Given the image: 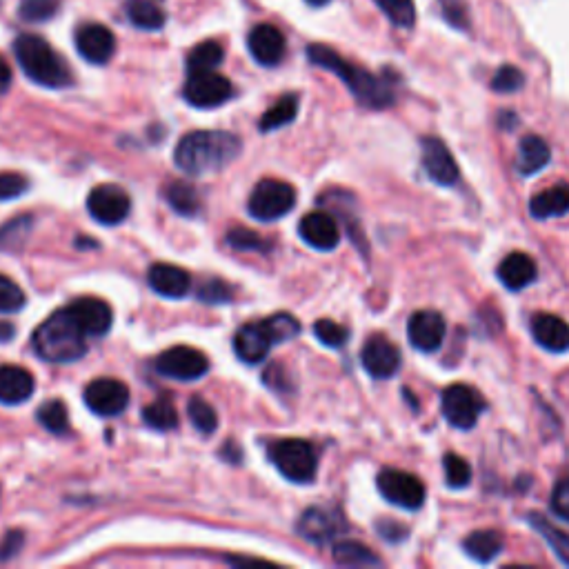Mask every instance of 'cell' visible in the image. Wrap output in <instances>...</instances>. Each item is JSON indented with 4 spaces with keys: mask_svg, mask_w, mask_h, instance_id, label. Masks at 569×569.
<instances>
[{
    "mask_svg": "<svg viewBox=\"0 0 569 569\" xmlns=\"http://www.w3.org/2000/svg\"><path fill=\"white\" fill-rule=\"evenodd\" d=\"M29 189V181L23 174L9 172L0 174V201H14V198H21Z\"/></svg>",
    "mask_w": 569,
    "mask_h": 569,
    "instance_id": "48",
    "label": "cell"
},
{
    "mask_svg": "<svg viewBox=\"0 0 569 569\" xmlns=\"http://www.w3.org/2000/svg\"><path fill=\"white\" fill-rule=\"evenodd\" d=\"M247 47L254 61L263 67H276L285 56V36L274 25H256L247 36Z\"/></svg>",
    "mask_w": 569,
    "mask_h": 569,
    "instance_id": "17",
    "label": "cell"
},
{
    "mask_svg": "<svg viewBox=\"0 0 569 569\" xmlns=\"http://www.w3.org/2000/svg\"><path fill=\"white\" fill-rule=\"evenodd\" d=\"M23 543H25L23 532H7L3 536V541H0V561H9V558H14L18 552H21Z\"/></svg>",
    "mask_w": 569,
    "mask_h": 569,
    "instance_id": "51",
    "label": "cell"
},
{
    "mask_svg": "<svg viewBox=\"0 0 569 569\" xmlns=\"http://www.w3.org/2000/svg\"><path fill=\"white\" fill-rule=\"evenodd\" d=\"M67 309H69V314L76 318L78 325L85 329L87 336L101 338L109 332V329H112V323H114L112 307H109L105 301H101V298H92V296L76 298V301Z\"/></svg>",
    "mask_w": 569,
    "mask_h": 569,
    "instance_id": "18",
    "label": "cell"
},
{
    "mask_svg": "<svg viewBox=\"0 0 569 569\" xmlns=\"http://www.w3.org/2000/svg\"><path fill=\"white\" fill-rule=\"evenodd\" d=\"M85 405L98 416H118L129 405V389L116 378H98L85 389Z\"/></svg>",
    "mask_w": 569,
    "mask_h": 569,
    "instance_id": "13",
    "label": "cell"
},
{
    "mask_svg": "<svg viewBox=\"0 0 569 569\" xmlns=\"http://www.w3.org/2000/svg\"><path fill=\"white\" fill-rule=\"evenodd\" d=\"M36 381L25 367L3 365L0 367V403L21 405L34 394Z\"/></svg>",
    "mask_w": 569,
    "mask_h": 569,
    "instance_id": "24",
    "label": "cell"
},
{
    "mask_svg": "<svg viewBox=\"0 0 569 569\" xmlns=\"http://www.w3.org/2000/svg\"><path fill=\"white\" fill-rule=\"evenodd\" d=\"M569 212V185H554L538 192L529 201V214L536 221H547V218L563 216Z\"/></svg>",
    "mask_w": 569,
    "mask_h": 569,
    "instance_id": "26",
    "label": "cell"
},
{
    "mask_svg": "<svg viewBox=\"0 0 569 569\" xmlns=\"http://www.w3.org/2000/svg\"><path fill=\"white\" fill-rule=\"evenodd\" d=\"M445 421L456 429H472L485 409V398L469 385H449L441 396Z\"/></svg>",
    "mask_w": 569,
    "mask_h": 569,
    "instance_id": "7",
    "label": "cell"
},
{
    "mask_svg": "<svg viewBox=\"0 0 569 569\" xmlns=\"http://www.w3.org/2000/svg\"><path fill=\"white\" fill-rule=\"evenodd\" d=\"M421 161L427 176L438 185H456L458 181V165L454 161L452 152L441 138L425 136L421 141Z\"/></svg>",
    "mask_w": 569,
    "mask_h": 569,
    "instance_id": "15",
    "label": "cell"
},
{
    "mask_svg": "<svg viewBox=\"0 0 569 569\" xmlns=\"http://www.w3.org/2000/svg\"><path fill=\"white\" fill-rule=\"evenodd\" d=\"M227 243L234 249H238V252H267L269 249L267 241H263V238L256 232H252V229H245V227L232 229V232L227 234Z\"/></svg>",
    "mask_w": 569,
    "mask_h": 569,
    "instance_id": "44",
    "label": "cell"
},
{
    "mask_svg": "<svg viewBox=\"0 0 569 569\" xmlns=\"http://www.w3.org/2000/svg\"><path fill=\"white\" fill-rule=\"evenodd\" d=\"M185 101L198 109H214L227 103L234 94L232 83L225 76L212 72H192L185 83Z\"/></svg>",
    "mask_w": 569,
    "mask_h": 569,
    "instance_id": "10",
    "label": "cell"
},
{
    "mask_svg": "<svg viewBox=\"0 0 569 569\" xmlns=\"http://www.w3.org/2000/svg\"><path fill=\"white\" fill-rule=\"evenodd\" d=\"M376 529H378V534H381L389 543H401L409 534L407 527L401 523H396V521H378Z\"/></svg>",
    "mask_w": 569,
    "mask_h": 569,
    "instance_id": "52",
    "label": "cell"
},
{
    "mask_svg": "<svg viewBox=\"0 0 569 569\" xmlns=\"http://www.w3.org/2000/svg\"><path fill=\"white\" fill-rule=\"evenodd\" d=\"M447 334L445 318L436 312V309H421V312L412 314L407 323V336L418 352L432 354L441 349Z\"/></svg>",
    "mask_w": 569,
    "mask_h": 569,
    "instance_id": "14",
    "label": "cell"
},
{
    "mask_svg": "<svg viewBox=\"0 0 569 569\" xmlns=\"http://www.w3.org/2000/svg\"><path fill=\"white\" fill-rule=\"evenodd\" d=\"M87 334L69 309H61L36 329L34 352L47 363H74L87 352Z\"/></svg>",
    "mask_w": 569,
    "mask_h": 569,
    "instance_id": "3",
    "label": "cell"
},
{
    "mask_svg": "<svg viewBox=\"0 0 569 569\" xmlns=\"http://www.w3.org/2000/svg\"><path fill=\"white\" fill-rule=\"evenodd\" d=\"M523 85H525V74L512 65H503L492 78V89L498 94H514Z\"/></svg>",
    "mask_w": 569,
    "mask_h": 569,
    "instance_id": "45",
    "label": "cell"
},
{
    "mask_svg": "<svg viewBox=\"0 0 569 569\" xmlns=\"http://www.w3.org/2000/svg\"><path fill=\"white\" fill-rule=\"evenodd\" d=\"M549 507H552V512L558 518L569 523V478H563V481L556 483L552 498H549Z\"/></svg>",
    "mask_w": 569,
    "mask_h": 569,
    "instance_id": "50",
    "label": "cell"
},
{
    "mask_svg": "<svg viewBox=\"0 0 569 569\" xmlns=\"http://www.w3.org/2000/svg\"><path fill=\"white\" fill-rule=\"evenodd\" d=\"M241 149V138L236 134L205 129V132H192L181 138L174 152V161L181 172L189 176H203L221 172L227 165H232Z\"/></svg>",
    "mask_w": 569,
    "mask_h": 569,
    "instance_id": "1",
    "label": "cell"
},
{
    "mask_svg": "<svg viewBox=\"0 0 569 569\" xmlns=\"http://www.w3.org/2000/svg\"><path fill=\"white\" fill-rule=\"evenodd\" d=\"M76 49L87 63L105 65L114 56L116 38L105 25L89 23L76 32Z\"/></svg>",
    "mask_w": 569,
    "mask_h": 569,
    "instance_id": "19",
    "label": "cell"
},
{
    "mask_svg": "<svg viewBox=\"0 0 569 569\" xmlns=\"http://www.w3.org/2000/svg\"><path fill=\"white\" fill-rule=\"evenodd\" d=\"M269 461L276 465L287 481L292 483H312L316 478V452L312 443L303 441V438H283L276 441L267 449Z\"/></svg>",
    "mask_w": 569,
    "mask_h": 569,
    "instance_id": "5",
    "label": "cell"
},
{
    "mask_svg": "<svg viewBox=\"0 0 569 569\" xmlns=\"http://www.w3.org/2000/svg\"><path fill=\"white\" fill-rule=\"evenodd\" d=\"M223 47L214 41L198 43L187 56V69L192 72H212L223 63Z\"/></svg>",
    "mask_w": 569,
    "mask_h": 569,
    "instance_id": "35",
    "label": "cell"
},
{
    "mask_svg": "<svg viewBox=\"0 0 569 569\" xmlns=\"http://www.w3.org/2000/svg\"><path fill=\"white\" fill-rule=\"evenodd\" d=\"M296 205V192L292 185L276 178H265V181L254 187L252 196H249L247 209L249 214L263 223L278 221V218L287 216Z\"/></svg>",
    "mask_w": 569,
    "mask_h": 569,
    "instance_id": "6",
    "label": "cell"
},
{
    "mask_svg": "<svg viewBox=\"0 0 569 569\" xmlns=\"http://www.w3.org/2000/svg\"><path fill=\"white\" fill-rule=\"evenodd\" d=\"M198 301L201 303H207V305H221V303H229L234 298V292H232V287H229L225 281H216V278H212V281H207L203 283L201 287H198Z\"/></svg>",
    "mask_w": 569,
    "mask_h": 569,
    "instance_id": "47",
    "label": "cell"
},
{
    "mask_svg": "<svg viewBox=\"0 0 569 569\" xmlns=\"http://www.w3.org/2000/svg\"><path fill=\"white\" fill-rule=\"evenodd\" d=\"M187 412H189V421H192V425L198 429V432L207 434V436L216 432L218 416L214 412V407L207 401H203V398H192V401H189Z\"/></svg>",
    "mask_w": 569,
    "mask_h": 569,
    "instance_id": "40",
    "label": "cell"
},
{
    "mask_svg": "<svg viewBox=\"0 0 569 569\" xmlns=\"http://www.w3.org/2000/svg\"><path fill=\"white\" fill-rule=\"evenodd\" d=\"M503 547L505 538L496 529H478V532H472L463 541L465 554L478 563H492L503 552Z\"/></svg>",
    "mask_w": 569,
    "mask_h": 569,
    "instance_id": "28",
    "label": "cell"
},
{
    "mask_svg": "<svg viewBox=\"0 0 569 569\" xmlns=\"http://www.w3.org/2000/svg\"><path fill=\"white\" fill-rule=\"evenodd\" d=\"M381 7V12L389 18V23L409 29L416 23V5L414 0H374Z\"/></svg>",
    "mask_w": 569,
    "mask_h": 569,
    "instance_id": "39",
    "label": "cell"
},
{
    "mask_svg": "<svg viewBox=\"0 0 569 569\" xmlns=\"http://www.w3.org/2000/svg\"><path fill=\"white\" fill-rule=\"evenodd\" d=\"M163 196L169 207L181 216H196L198 209H201V196H198L196 189L189 183L183 181L169 183L163 189Z\"/></svg>",
    "mask_w": 569,
    "mask_h": 569,
    "instance_id": "30",
    "label": "cell"
},
{
    "mask_svg": "<svg viewBox=\"0 0 569 569\" xmlns=\"http://www.w3.org/2000/svg\"><path fill=\"white\" fill-rule=\"evenodd\" d=\"M296 114H298V98L294 94H287L274 107L267 109L261 118V123H258V129H261V132H274V129H281L292 123Z\"/></svg>",
    "mask_w": 569,
    "mask_h": 569,
    "instance_id": "33",
    "label": "cell"
},
{
    "mask_svg": "<svg viewBox=\"0 0 569 569\" xmlns=\"http://www.w3.org/2000/svg\"><path fill=\"white\" fill-rule=\"evenodd\" d=\"M296 529L305 541L314 545H325L329 541H334L336 536H341L347 529V523L336 507L318 505L305 509L303 516L298 518Z\"/></svg>",
    "mask_w": 569,
    "mask_h": 569,
    "instance_id": "11",
    "label": "cell"
},
{
    "mask_svg": "<svg viewBox=\"0 0 569 569\" xmlns=\"http://www.w3.org/2000/svg\"><path fill=\"white\" fill-rule=\"evenodd\" d=\"M272 345V338L267 336L263 323L243 325L234 336V352L247 365H258L265 361Z\"/></svg>",
    "mask_w": 569,
    "mask_h": 569,
    "instance_id": "22",
    "label": "cell"
},
{
    "mask_svg": "<svg viewBox=\"0 0 569 569\" xmlns=\"http://www.w3.org/2000/svg\"><path fill=\"white\" fill-rule=\"evenodd\" d=\"M9 85H12V69L5 63V58L0 56V94H5Z\"/></svg>",
    "mask_w": 569,
    "mask_h": 569,
    "instance_id": "53",
    "label": "cell"
},
{
    "mask_svg": "<svg viewBox=\"0 0 569 569\" xmlns=\"http://www.w3.org/2000/svg\"><path fill=\"white\" fill-rule=\"evenodd\" d=\"M12 336H14V327L9 323H0V343L12 341Z\"/></svg>",
    "mask_w": 569,
    "mask_h": 569,
    "instance_id": "54",
    "label": "cell"
},
{
    "mask_svg": "<svg viewBox=\"0 0 569 569\" xmlns=\"http://www.w3.org/2000/svg\"><path fill=\"white\" fill-rule=\"evenodd\" d=\"M307 58L309 63L323 67L327 72H332L341 78L361 105L369 109H385L389 105H394L396 98L392 87H389L383 78L369 74L367 69L345 61L341 54L334 52V49H329L325 45H309Z\"/></svg>",
    "mask_w": 569,
    "mask_h": 569,
    "instance_id": "2",
    "label": "cell"
},
{
    "mask_svg": "<svg viewBox=\"0 0 569 569\" xmlns=\"http://www.w3.org/2000/svg\"><path fill=\"white\" fill-rule=\"evenodd\" d=\"M443 9L445 21L456 29H469V12L465 0H438Z\"/></svg>",
    "mask_w": 569,
    "mask_h": 569,
    "instance_id": "49",
    "label": "cell"
},
{
    "mask_svg": "<svg viewBox=\"0 0 569 569\" xmlns=\"http://www.w3.org/2000/svg\"><path fill=\"white\" fill-rule=\"evenodd\" d=\"M32 225V216H21L0 227V252H18V247H23L29 232H32Z\"/></svg>",
    "mask_w": 569,
    "mask_h": 569,
    "instance_id": "37",
    "label": "cell"
},
{
    "mask_svg": "<svg viewBox=\"0 0 569 569\" xmlns=\"http://www.w3.org/2000/svg\"><path fill=\"white\" fill-rule=\"evenodd\" d=\"M498 278L501 283L518 292V289H525L527 285H532L538 278V267L534 263L532 256H527L523 252H514L503 258V263L498 265Z\"/></svg>",
    "mask_w": 569,
    "mask_h": 569,
    "instance_id": "25",
    "label": "cell"
},
{
    "mask_svg": "<svg viewBox=\"0 0 569 569\" xmlns=\"http://www.w3.org/2000/svg\"><path fill=\"white\" fill-rule=\"evenodd\" d=\"M58 0H21L18 14L27 23H45L49 18L56 16Z\"/></svg>",
    "mask_w": 569,
    "mask_h": 569,
    "instance_id": "43",
    "label": "cell"
},
{
    "mask_svg": "<svg viewBox=\"0 0 569 569\" xmlns=\"http://www.w3.org/2000/svg\"><path fill=\"white\" fill-rule=\"evenodd\" d=\"M361 363L369 376L385 381V378H392L398 372V367H401V352L385 336H372L363 347Z\"/></svg>",
    "mask_w": 569,
    "mask_h": 569,
    "instance_id": "16",
    "label": "cell"
},
{
    "mask_svg": "<svg viewBox=\"0 0 569 569\" xmlns=\"http://www.w3.org/2000/svg\"><path fill=\"white\" fill-rule=\"evenodd\" d=\"M532 336L547 352L563 354L569 349V325L556 314H536L532 318Z\"/></svg>",
    "mask_w": 569,
    "mask_h": 569,
    "instance_id": "23",
    "label": "cell"
},
{
    "mask_svg": "<svg viewBox=\"0 0 569 569\" xmlns=\"http://www.w3.org/2000/svg\"><path fill=\"white\" fill-rule=\"evenodd\" d=\"M147 281L158 296L165 298H183L192 287V276L183 267L169 263H156L149 267Z\"/></svg>",
    "mask_w": 569,
    "mask_h": 569,
    "instance_id": "21",
    "label": "cell"
},
{
    "mask_svg": "<svg viewBox=\"0 0 569 569\" xmlns=\"http://www.w3.org/2000/svg\"><path fill=\"white\" fill-rule=\"evenodd\" d=\"M549 161H552V149H549V145L541 136L529 134L523 138L521 147H518V161H516L518 174L532 176L536 172H541L543 167H547Z\"/></svg>",
    "mask_w": 569,
    "mask_h": 569,
    "instance_id": "27",
    "label": "cell"
},
{
    "mask_svg": "<svg viewBox=\"0 0 569 569\" xmlns=\"http://www.w3.org/2000/svg\"><path fill=\"white\" fill-rule=\"evenodd\" d=\"M314 334H316L318 341L327 347H343L349 338L347 327L329 321V318H321V321H316Z\"/></svg>",
    "mask_w": 569,
    "mask_h": 569,
    "instance_id": "46",
    "label": "cell"
},
{
    "mask_svg": "<svg viewBox=\"0 0 569 569\" xmlns=\"http://www.w3.org/2000/svg\"><path fill=\"white\" fill-rule=\"evenodd\" d=\"M27 298L21 287H18L12 278L0 274V314H14L21 312L25 307Z\"/></svg>",
    "mask_w": 569,
    "mask_h": 569,
    "instance_id": "42",
    "label": "cell"
},
{
    "mask_svg": "<svg viewBox=\"0 0 569 569\" xmlns=\"http://www.w3.org/2000/svg\"><path fill=\"white\" fill-rule=\"evenodd\" d=\"M87 209L94 221L103 225H118L132 212V201L123 187L118 185H98L87 198Z\"/></svg>",
    "mask_w": 569,
    "mask_h": 569,
    "instance_id": "12",
    "label": "cell"
},
{
    "mask_svg": "<svg viewBox=\"0 0 569 569\" xmlns=\"http://www.w3.org/2000/svg\"><path fill=\"white\" fill-rule=\"evenodd\" d=\"M154 367L161 376L176 378V381H198L207 374L209 361L201 349L178 345L158 356Z\"/></svg>",
    "mask_w": 569,
    "mask_h": 569,
    "instance_id": "9",
    "label": "cell"
},
{
    "mask_svg": "<svg viewBox=\"0 0 569 569\" xmlns=\"http://www.w3.org/2000/svg\"><path fill=\"white\" fill-rule=\"evenodd\" d=\"M443 467H445L447 485L452 489H463L469 485V481H472V467H469L463 456L447 454L443 458Z\"/></svg>",
    "mask_w": 569,
    "mask_h": 569,
    "instance_id": "41",
    "label": "cell"
},
{
    "mask_svg": "<svg viewBox=\"0 0 569 569\" xmlns=\"http://www.w3.org/2000/svg\"><path fill=\"white\" fill-rule=\"evenodd\" d=\"M125 12L129 23L138 29H147V32H158L167 21L165 12L154 0H127Z\"/></svg>",
    "mask_w": 569,
    "mask_h": 569,
    "instance_id": "29",
    "label": "cell"
},
{
    "mask_svg": "<svg viewBox=\"0 0 569 569\" xmlns=\"http://www.w3.org/2000/svg\"><path fill=\"white\" fill-rule=\"evenodd\" d=\"M378 492L383 494L387 503L403 509H418L425 503V485L418 481V476L403 472V469L387 467L376 478Z\"/></svg>",
    "mask_w": 569,
    "mask_h": 569,
    "instance_id": "8",
    "label": "cell"
},
{
    "mask_svg": "<svg viewBox=\"0 0 569 569\" xmlns=\"http://www.w3.org/2000/svg\"><path fill=\"white\" fill-rule=\"evenodd\" d=\"M38 423H41L47 432L52 434H67L69 432V412L63 401H47L36 412Z\"/></svg>",
    "mask_w": 569,
    "mask_h": 569,
    "instance_id": "36",
    "label": "cell"
},
{
    "mask_svg": "<svg viewBox=\"0 0 569 569\" xmlns=\"http://www.w3.org/2000/svg\"><path fill=\"white\" fill-rule=\"evenodd\" d=\"M263 327H265L267 336L272 338L274 345L292 341V338H296L298 334H301V323H298L296 318L292 314H287V312L269 316L267 321H263Z\"/></svg>",
    "mask_w": 569,
    "mask_h": 569,
    "instance_id": "38",
    "label": "cell"
},
{
    "mask_svg": "<svg viewBox=\"0 0 569 569\" xmlns=\"http://www.w3.org/2000/svg\"><path fill=\"white\" fill-rule=\"evenodd\" d=\"M307 3L312 5V7H325V5L329 3V0H307Z\"/></svg>",
    "mask_w": 569,
    "mask_h": 569,
    "instance_id": "55",
    "label": "cell"
},
{
    "mask_svg": "<svg viewBox=\"0 0 569 569\" xmlns=\"http://www.w3.org/2000/svg\"><path fill=\"white\" fill-rule=\"evenodd\" d=\"M16 61L21 63L27 78H32L36 85H43L49 89H61L72 85V74L65 61L58 56L52 45L45 38L34 34H23L16 38L14 43Z\"/></svg>",
    "mask_w": 569,
    "mask_h": 569,
    "instance_id": "4",
    "label": "cell"
},
{
    "mask_svg": "<svg viewBox=\"0 0 569 569\" xmlns=\"http://www.w3.org/2000/svg\"><path fill=\"white\" fill-rule=\"evenodd\" d=\"M298 232L309 247L321 249V252H329L341 243V229H338L336 218L327 212L307 214L298 225Z\"/></svg>",
    "mask_w": 569,
    "mask_h": 569,
    "instance_id": "20",
    "label": "cell"
},
{
    "mask_svg": "<svg viewBox=\"0 0 569 569\" xmlns=\"http://www.w3.org/2000/svg\"><path fill=\"white\" fill-rule=\"evenodd\" d=\"M334 561L345 567H378L383 565L372 549L358 541H341L334 545Z\"/></svg>",
    "mask_w": 569,
    "mask_h": 569,
    "instance_id": "31",
    "label": "cell"
},
{
    "mask_svg": "<svg viewBox=\"0 0 569 569\" xmlns=\"http://www.w3.org/2000/svg\"><path fill=\"white\" fill-rule=\"evenodd\" d=\"M143 421L158 432H169L178 425V412L169 398H158V401L143 407Z\"/></svg>",
    "mask_w": 569,
    "mask_h": 569,
    "instance_id": "34",
    "label": "cell"
},
{
    "mask_svg": "<svg viewBox=\"0 0 569 569\" xmlns=\"http://www.w3.org/2000/svg\"><path fill=\"white\" fill-rule=\"evenodd\" d=\"M527 521L545 538V543L554 549V554L561 558L565 565H569V534L561 532V529L549 523L541 514H529Z\"/></svg>",
    "mask_w": 569,
    "mask_h": 569,
    "instance_id": "32",
    "label": "cell"
}]
</instances>
